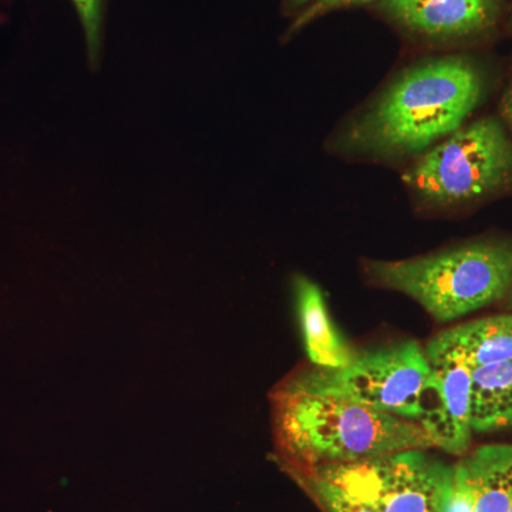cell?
<instances>
[{"instance_id":"8","label":"cell","mask_w":512,"mask_h":512,"mask_svg":"<svg viewBox=\"0 0 512 512\" xmlns=\"http://www.w3.org/2000/svg\"><path fill=\"white\" fill-rule=\"evenodd\" d=\"M504 0H382L377 8L392 22L434 40L481 35L497 25Z\"/></svg>"},{"instance_id":"1","label":"cell","mask_w":512,"mask_h":512,"mask_svg":"<svg viewBox=\"0 0 512 512\" xmlns=\"http://www.w3.org/2000/svg\"><path fill=\"white\" fill-rule=\"evenodd\" d=\"M483 94L466 57L427 60L400 73L346 133L348 147L375 156H412L463 127Z\"/></svg>"},{"instance_id":"9","label":"cell","mask_w":512,"mask_h":512,"mask_svg":"<svg viewBox=\"0 0 512 512\" xmlns=\"http://www.w3.org/2000/svg\"><path fill=\"white\" fill-rule=\"evenodd\" d=\"M293 293L309 362L319 369H340L348 365L355 353L330 318L322 289L312 279L298 275L293 279Z\"/></svg>"},{"instance_id":"19","label":"cell","mask_w":512,"mask_h":512,"mask_svg":"<svg viewBox=\"0 0 512 512\" xmlns=\"http://www.w3.org/2000/svg\"><path fill=\"white\" fill-rule=\"evenodd\" d=\"M508 303H510V306L512 308V285H511V289H510V292H508Z\"/></svg>"},{"instance_id":"6","label":"cell","mask_w":512,"mask_h":512,"mask_svg":"<svg viewBox=\"0 0 512 512\" xmlns=\"http://www.w3.org/2000/svg\"><path fill=\"white\" fill-rule=\"evenodd\" d=\"M299 470L319 474L379 512H444L453 478V467L420 448Z\"/></svg>"},{"instance_id":"7","label":"cell","mask_w":512,"mask_h":512,"mask_svg":"<svg viewBox=\"0 0 512 512\" xmlns=\"http://www.w3.org/2000/svg\"><path fill=\"white\" fill-rule=\"evenodd\" d=\"M424 352L431 367V384L420 426L429 434L433 447L463 456L474 433L473 369L437 338L430 340Z\"/></svg>"},{"instance_id":"11","label":"cell","mask_w":512,"mask_h":512,"mask_svg":"<svg viewBox=\"0 0 512 512\" xmlns=\"http://www.w3.org/2000/svg\"><path fill=\"white\" fill-rule=\"evenodd\" d=\"M474 488V512H510L512 505V446L490 444L463 460Z\"/></svg>"},{"instance_id":"17","label":"cell","mask_w":512,"mask_h":512,"mask_svg":"<svg viewBox=\"0 0 512 512\" xmlns=\"http://www.w3.org/2000/svg\"><path fill=\"white\" fill-rule=\"evenodd\" d=\"M501 117L512 136V76L501 99Z\"/></svg>"},{"instance_id":"13","label":"cell","mask_w":512,"mask_h":512,"mask_svg":"<svg viewBox=\"0 0 512 512\" xmlns=\"http://www.w3.org/2000/svg\"><path fill=\"white\" fill-rule=\"evenodd\" d=\"M286 471L325 512H379L311 470L289 468Z\"/></svg>"},{"instance_id":"2","label":"cell","mask_w":512,"mask_h":512,"mask_svg":"<svg viewBox=\"0 0 512 512\" xmlns=\"http://www.w3.org/2000/svg\"><path fill=\"white\" fill-rule=\"evenodd\" d=\"M271 402L276 450L285 470L356 463L433 447L419 421L377 412L342 397L299 392L281 383Z\"/></svg>"},{"instance_id":"12","label":"cell","mask_w":512,"mask_h":512,"mask_svg":"<svg viewBox=\"0 0 512 512\" xmlns=\"http://www.w3.org/2000/svg\"><path fill=\"white\" fill-rule=\"evenodd\" d=\"M474 433L512 429V360L473 369Z\"/></svg>"},{"instance_id":"14","label":"cell","mask_w":512,"mask_h":512,"mask_svg":"<svg viewBox=\"0 0 512 512\" xmlns=\"http://www.w3.org/2000/svg\"><path fill=\"white\" fill-rule=\"evenodd\" d=\"M73 3L82 22L90 66L97 67L103 47L104 0H73Z\"/></svg>"},{"instance_id":"18","label":"cell","mask_w":512,"mask_h":512,"mask_svg":"<svg viewBox=\"0 0 512 512\" xmlns=\"http://www.w3.org/2000/svg\"><path fill=\"white\" fill-rule=\"evenodd\" d=\"M289 6L293 9L303 8V6L311 5L315 0H288Z\"/></svg>"},{"instance_id":"3","label":"cell","mask_w":512,"mask_h":512,"mask_svg":"<svg viewBox=\"0 0 512 512\" xmlns=\"http://www.w3.org/2000/svg\"><path fill=\"white\" fill-rule=\"evenodd\" d=\"M376 285L404 293L447 323L501 301L512 285V241H480L402 261H370Z\"/></svg>"},{"instance_id":"10","label":"cell","mask_w":512,"mask_h":512,"mask_svg":"<svg viewBox=\"0 0 512 512\" xmlns=\"http://www.w3.org/2000/svg\"><path fill=\"white\" fill-rule=\"evenodd\" d=\"M436 338L471 369L507 362L512 360V315L504 313L463 323Z\"/></svg>"},{"instance_id":"16","label":"cell","mask_w":512,"mask_h":512,"mask_svg":"<svg viewBox=\"0 0 512 512\" xmlns=\"http://www.w3.org/2000/svg\"><path fill=\"white\" fill-rule=\"evenodd\" d=\"M382 0H315L311 5L306 6L302 10L301 15L292 23L289 29V35L298 32L313 20L322 18L328 13L336 12V10L359 8V6L370 5V3H380Z\"/></svg>"},{"instance_id":"4","label":"cell","mask_w":512,"mask_h":512,"mask_svg":"<svg viewBox=\"0 0 512 512\" xmlns=\"http://www.w3.org/2000/svg\"><path fill=\"white\" fill-rule=\"evenodd\" d=\"M285 386L299 392L352 400L377 412L419 421L426 409L431 367L416 340L355 353L340 369L296 372Z\"/></svg>"},{"instance_id":"20","label":"cell","mask_w":512,"mask_h":512,"mask_svg":"<svg viewBox=\"0 0 512 512\" xmlns=\"http://www.w3.org/2000/svg\"><path fill=\"white\" fill-rule=\"evenodd\" d=\"M510 512H512V505H511V508H510Z\"/></svg>"},{"instance_id":"5","label":"cell","mask_w":512,"mask_h":512,"mask_svg":"<svg viewBox=\"0 0 512 512\" xmlns=\"http://www.w3.org/2000/svg\"><path fill=\"white\" fill-rule=\"evenodd\" d=\"M403 181L431 204L480 200L511 183L512 138L495 117L474 121L424 151Z\"/></svg>"},{"instance_id":"15","label":"cell","mask_w":512,"mask_h":512,"mask_svg":"<svg viewBox=\"0 0 512 512\" xmlns=\"http://www.w3.org/2000/svg\"><path fill=\"white\" fill-rule=\"evenodd\" d=\"M474 505H476V497H474L473 484L461 460L453 466V478H451L450 493H448L444 512H474Z\"/></svg>"},{"instance_id":"21","label":"cell","mask_w":512,"mask_h":512,"mask_svg":"<svg viewBox=\"0 0 512 512\" xmlns=\"http://www.w3.org/2000/svg\"><path fill=\"white\" fill-rule=\"evenodd\" d=\"M511 28H512V18H511Z\"/></svg>"}]
</instances>
